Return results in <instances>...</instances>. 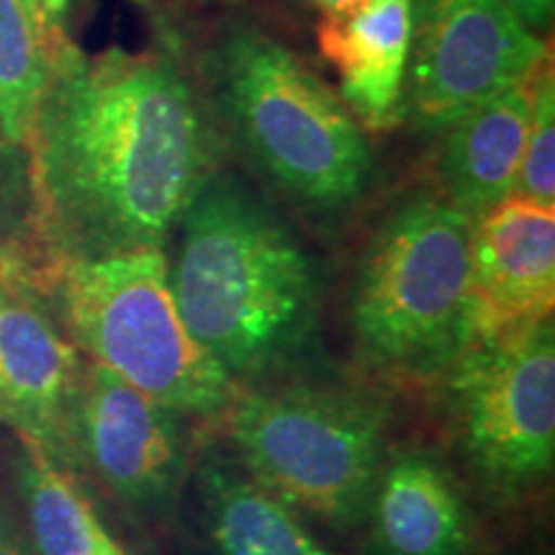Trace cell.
<instances>
[{
	"label": "cell",
	"instance_id": "52a82bcc",
	"mask_svg": "<svg viewBox=\"0 0 555 555\" xmlns=\"http://www.w3.org/2000/svg\"><path fill=\"white\" fill-rule=\"evenodd\" d=\"M453 442L481 494L496 506L525 502L553 476V314L476 337L442 373Z\"/></svg>",
	"mask_w": 555,
	"mask_h": 555
},
{
	"label": "cell",
	"instance_id": "30bf717a",
	"mask_svg": "<svg viewBox=\"0 0 555 555\" xmlns=\"http://www.w3.org/2000/svg\"><path fill=\"white\" fill-rule=\"evenodd\" d=\"M185 416L90 363L75 404L73 448L103 486L137 509H168L189 468Z\"/></svg>",
	"mask_w": 555,
	"mask_h": 555
},
{
	"label": "cell",
	"instance_id": "7c38bea8",
	"mask_svg": "<svg viewBox=\"0 0 555 555\" xmlns=\"http://www.w3.org/2000/svg\"><path fill=\"white\" fill-rule=\"evenodd\" d=\"M367 555H468L476 519L453 474L422 450L384 463L367 506Z\"/></svg>",
	"mask_w": 555,
	"mask_h": 555
},
{
	"label": "cell",
	"instance_id": "7402d4cb",
	"mask_svg": "<svg viewBox=\"0 0 555 555\" xmlns=\"http://www.w3.org/2000/svg\"><path fill=\"white\" fill-rule=\"evenodd\" d=\"M301 3H307L309 9H314L322 18H337L360 9L365 0H301Z\"/></svg>",
	"mask_w": 555,
	"mask_h": 555
},
{
	"label": "cell",
	"instance_id": "ac0fdd59",
	"mask_svg": "<svg viewBox=\"0 0 555 555\" xmlns=\"http://www.w3.org/2000/svg\"><path fill=\"white\" fill-rule=\"evenodd\" d=\"M512 196L555 208V80L551 54L530 80V124Z\"/></svg>",
	"mask_w": 555,
	"mask_h": 555
},
{
	"label": "cell",
	"instance_id": "ba28073f",
	"mask_svg": "<svg viewBox=\"0 0 555 555\" xmlns=\"http://www.w3.org/2000/svg\"><path fill=\"white\" fill-rule=\"evenodd\" d=\"M551 47L499 0H412L404 108L422 131H448L517 82Z\"/></svg>",
	"mask_w": 555,
	"mask_h": 555
},
{
	"label": "cell",
	"instance_id": "7a4b0ae2",
	"mask_svg": "<svg viewBox=\"0 0 555 555\" xmlns=\"http://www.w3.org/2000/svg\"><path fill=\"white\" fill-rule=\"evenodd\" d=\"M176 232L180 317L234 384H273L317 356L322 268L258 189L214 170Z\"/></svg>",
	"mask_w": 555,
	"mask_h": 555
},
{
	"label": "cell",
	"instance_id": "e0dca14e",
	"mask_svg": "<svg viewBox=\"0 0 555 555\" xmlns=\"http://www.w3.org/2000/svg\"><path fill=\"white\" fill-rule=\"evenodd\" d=\"M57 47L26 0H0V129L24 147Z\"/></svg>",
	"mask_w": 555,
	"mask_h": 555
},
{
	"label": "cell",
	"instance_id": "cb8c5ba5",
	"mask_svg": "<svg viewBox=\"0 0 555 555\" xmlns=\"http://www.w3.org/2000/svg\"><path fill=\"white\" fill-rule=\"evenodd\" d=\"M108 555H127V553H124L121 547H116V551H114V553H108Z\"/></svg>",
	"mask_w": 555,
	"mask_h": 555
},
{
	"label": "cell",
	"instance_id": "2e32d148",
	"mask_svg": "<svg viewBox=\"0 0 555 555\" xmlns=\"http://www.w3.org/2000/svg\"><path fill=\"white\" fill-rule=\"evenodd\" d=\"M21 440L18 481L24 494L34 545L39 555H108L116 540L103 530L93 506L65 466L37 442Z\"/></svg>",
	"mask_w": 555,
	"mask_h": 555
},
{
	"label": "cell",
	"instance_id": "4fadbf2b",
	"mask_svg": "<svg viewBox=\"0 0 555 555\" xmlns=\"http://www.w3.org/2000/svg\"><path fill=\"white\" fill-rule=\"evenodd\" d=\"M322 57L337 69L343 103L365 131L397 124L412 47V0H365L347 16L322 18Z\"/></svg>",
	"mask_w": 555,
	"mask_h": 555
},
{
	"label": "cell",
	"instance_id": "603a6c76",
	"mask_svg": "<svg viewBox=\"0 0 555 555\" xmlns=\"http://www.w3.org/2000/svg\"><path fill=\"white\" fill-rule=\"evenodd\" d=\"M0 555H31L9 519L0 515Z\"/></svg>",
	"mask_w": 555,
	"mask_h": 555
},
{
	"label": "cell",
	"instance_id": "3957f363",
	"mask_svg": "<svg viewBox=\"0 0 555 555\" xmlns=\"http://www.w3.org/2000/svg\"><path fill=\"white\" fill-rule=\"evenodd\" d=\"M211 106L260 178L311 208L343 211L373 178L367 131L281 39L232 24L206 54Z\"/></svg>",
	"mask_w": 555,
	"mask_h": 555
},
{
	"label": "cell",
	"instance_id": "d6986e66",
	"mask_svg": "<svg viewBox=\"0 0 555 555\" xmlns=\"http://www.w3.org/2000/svg\"><path fill=\"white\" fill-rule=\"evenodd\" d=\"M0 253L44 268L34 232V189L29 152L0 129Z\"/></svg>",
	"mask_w": 555,
	"mask_h": 555
},
{
	"label": "cell",
	"instance_id": "ffe728a7",
	"mask_svg": "<svg viewBox=\"0 0 555 555\" xmlns=\"http://www.w3.org/2000/svg\"><path fill=\"white\" fill-rule=\"evenodd\" d=\"M499 3H504L538 37L551 29L555 0H499Z\"/></svg>",
	"mask_w": 555,
	"mask_h": 555
},
{
	"label": "cell",
	"instance_id": "9c48e42d",
	"mask_svg": "<svg viewBox=\"0 0 555 555\" xmlns=\"http://www.w3.org/2000/svg\"><path fill=\"white\" fill-rule=\"evenodd\" d=\"M86 363L54 322L37 270L0 253V422L37 442L60 466L73 463V420Z\"/></svg>",
	"mask_w": 555,
	"mask_h": 555
},
{
	"label": "cell",
	"instance_id": "9a60e30c",
	"mask_svg": "<svg viewBox=\"0 0 555 555\" xmlns=\"http://www.w3.org/2000/svg\"><path fill=\"white\" fill-rule=\"evenodd\" d=\"M201 502L217 555H335L311 535L298 512L229 461L211 457L201 468Z\"/></svg>",
	"mask_w": 555,
	"mask_h": 555
},
{
	"label": "cell",
	"instance_id": "5bb4252c",
	"mask_svg": "<svg viewBox=\"0 0 555 555\" xmlns=\"http://www.w3.org/2000/svg\"><path fill=\"white\" fill-rule=\"evenodd\" d=\"M530 80L504 90L446 131L437 172L448 204L470 219L515 191L530 124Z\"/></svg>",
	"mask_w": 555,
	"mask_h": 555
},
{
	"label": "cell",
	"instance_id": "8fae6325",
	"mask_svg": "<svg viewBox=\"0 0 555 555\" xmlns=\"http://www.w3.org/2000/svg\"><path fill=\"white\" fill-rule=\"evenodd\" d=\"M470 298L476 337L553 314L555 208L509 196L474 219Z\"/></svg>",
	"mask_w": 555,
	"mask_h": 555
},
{
	"label": "cell",
	"instance_id": "44dd1931",
	"mask_svg": "<svg viewBox=\"0 0 555 555\" xmlns=\"http://www.w3.org/2000/svg\"><path fill=\"white\" fill-rule=\"evenodd\" d=\"M31 5V11L37 13L39 24L44 26V31L62 44L67 41V16H69V3L73 0H26Z\"/></svg>",
	"mask_w": 555,
	"mask_h": 555
},
{
	"label": "cell",
	"instance_id": "6da1fadb",
	"mask_svg": "<svg viewBox=\"0 0 555 555\" xmlns=\"http://www.w3.org/2000/svg\"><path fill=\"white\" fill-rule=\"evenodd\" d=\"M34 232L47 268L165 249L206 178L217 139L172 54L57 47L26 139Z\"/></svg>",
	"mask_w": 555,
	"mask_h": 555
},
{
	"label": "cell",
	"instance_id": "5b68a950",
	"mask_svg": "<svg viewBox=\"0 0 555 555\" xmlns=\"http://www.w3.org/2000/svg\"><path fill=\"white\" fill-rule=\"evenodd\" d=\"M219 420L240 468L278 502L332 527L365 522L391 427L376 393L262 384L237 388Z\"/></svg>",
	"mask_w": 555,
	"mask_h": 555
},
{
	"label": "cell",
	"instance_id": "8992f818",
	"mask_svg": "<svg viewBox=\"0 0 555 555\" xmlns=\"http://www.w3.org/2000/svg\"><path fill=\"white\" fill-rule=\"evenodd\" d=\"M90 363L183 416L219 420L237 384L185 327L165 249L65 260L41 281Z\"/></svg>",
	"mask_w": 555,
	"mask_h": 555
},
{
	"label": "cell",
	"instance_id": "277c9868",
	"mask_svg": "<svg viewBox=\"0 0 555 555\" xmlns=\"http://www.w3.org/2000/svg\"><path fill=\"white\" fill-rule=\"evenodd\" d=\"M474 219L420 193L393 208L360 258L350 330L360 363L397 380H435L476 339Z\"/></svg>",
	"mask_w": 555,
	"mask_h": 555
}]
</instances>
